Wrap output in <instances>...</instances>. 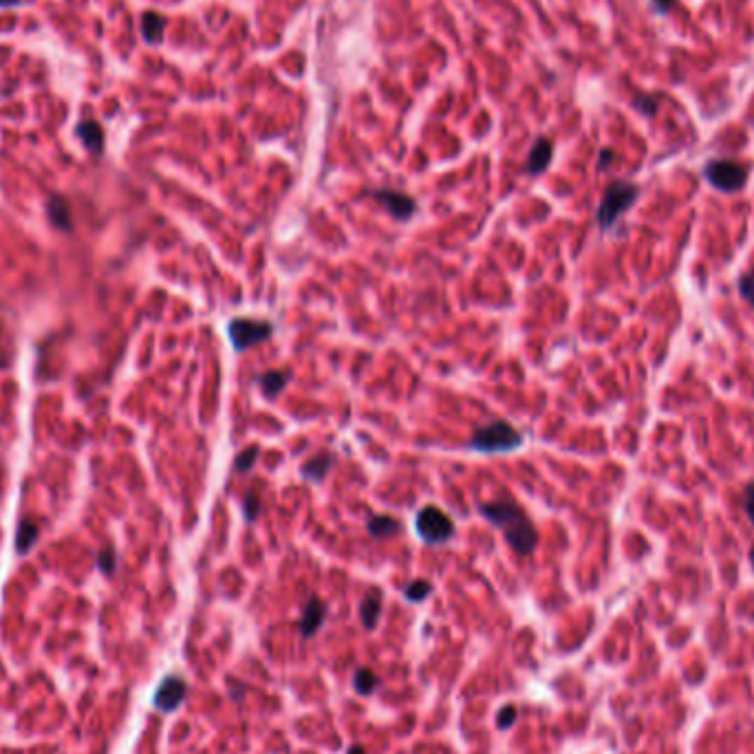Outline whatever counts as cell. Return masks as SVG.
Instances as JSON below:
<instances>
[{
    "label": "cell",
    "instance_id": "obj_1",
    "mask_svg": "<svg viewBox=\"0 0 754 754\" xmlns=\"http://www.w3.org/2000/svg\"><path fill=\"white\" fill-rule=\"evenodd\" d=\"M479 512L484 514L494 527H499L503 532L507 545L514 549L519 556H530L536 545H538V534L536 527L530 521V516L525 514V509L514 503V501H494V503H484L479 507Z\"/></svg>",
    "mask_w": 754,
    "mask_h": 754
},
{
    "label": "cell",
    "instance_id": "obj_2",
    "mask_svg": "<svg viewBox=\"0 0 754 754\" xmlns=\"http://www.w3.org/2000/svg\"><path fill=\"white\" fill-rule=\"evenodd\" d=\"M523 444V434L503 419H496L474 430L470 437V448L484 455H499V452H512Z\"/></svg>",
    "mask_w": 754,
    "mask_h": 754
},
{
    "label": "cell",
    "instance_id": "obj_3",
    "mask_svg": "<svg viewBox=\"0 0 754 754\" xmlns=\"http://www.w3.org/2000/svg\"><path fill=\"white\" fill-rule=\"evenodd\" d=\"M638 194H640L638 186L629 184V181H613V184L607 188V192L602 194L600 207L596 212L600 230L607 232L609 228H613V225L617 223V219H620L626 210L636 203Z\"/></svg>",
    "mask_w": 754,
    "mask_h": 754
},
{
    "label": "cell",
    "instance_id": "obj_4",
    "mask_svg": "<svg viewBox=\"0 0 754 754\" xmlns=\"http://www.w3.org/2000/svg\"><path fill=\"white\" fill-rule=\"evenodd\" d=\"M415 527L421 540L428 542V545H444V542H448L455 536V523H452V519L444 509L434 505H426L419 512Z\"/></svg>",
    "mask_w": 754,
    "mask_h": 754
},
{
    "label": "cell",
    "instance_id": "obj_5",
    "mask_svg": "<svg viewBox=\"0 0 754 754\" xmlns=\"http://www.w3.org/2000/svg\"><path fill=\"white\" fill-rule=\"evenodd\" d=\"M704 177L708 179V184L721 192H736L746 186L748 168L732 159H713L706 163Z\"/></svg>",
    "mask_w": 754,
    "mask_h": 754
},
{
    "label": "cell",
    "instance_id": "obj_6",
    "mask_svg": "<svg viewBox=\"0 0 754 754\" xmlns=\"http://www.w3.org/2000/svg\"><path fill=\"white\" fill-rule=\"evenodd\" d=\"M274 334V324L267 320H254V318H232L228 324V336L234 346V351H247L249 346L265 342Z\"/></svg>",
    "mask_w": 754,
    "mask_h": 754
},
{
    "label": "cell",
    "instance_id": "obj_7",
    "mask_svg": "<svg viewBox=\"0 0 754 754\" xmlns=\"http://www.w3.org/2000/svg\"><path fill=\"white\" fill-rule=\"evenodd\" d=\"M186 695H188L186 682L181 680L179 675H168V677H163V680H161V684H159V688L155 692V697H153V704H155V708L159 713H174L177 708L184 704Z\"/></svg>",
    "mask_w": 754,
    "mask_h": 754
},
{
    "label": "cell",
    "instance_id": "obj_8",
    "mask_svg": "<svg viewBox=\"0 0 754 754\" xmlns=\"http://www.w3.org/2000/svg\"><path fill=\"white\" fill-rule=\"evenodd\" d=\"M371 197L380 203L386 212L397 219V221H409L415 212H417V203L413 197H409V194H404L399 190H388V188H382V190H373Z\"/></svg>",
    "mask_w": 754,
    "mask_h": 754
},
{
    "label": "cell",
    "instance_id": "obj_9",
    "mask_svg": "<svg viewBox=\"0 0 754 754\" xmlns=\"http://www.w3.org/2000/svg\"><path fill=\"white\" fill-rule=\"evenodd\" d=\"M324 615H327V607L320 602V598L311 596L303 609V617H300V622H298L300 636L313 638L315 633H318V629L324 624Z\"/></svg>",
    "mask_w": 754,
    "mask_h": 754
},
{
    "label": "cell",
    "instance_id": "obj_10",
    "mask_svg": "<svg viewBox=\"0 0 754 754\" xmlns=\"http://www.w3.org/2000/svg\"><path fill=\"white\" fill-rule=\"evenodd\" d=\"M551 155H554L551 142L547 137H540L530 150V157H527V163H525V172H530V174L545 172L551 161Z\"/></svg>",
    "mask_w": 754,
    "mask_h": 754
},
{
    "label": "cell",
    "instance_id": "obj_11",
    "mask_svg": "<svg viewBox=\"0 0 754 754\" xmlns=\"http://www.w3.org/2000/svg\"><path fill=\"white\" fill-rule=\"evenodd\" d=\"M47 217H49L53 228L60 230V232H69L73 228L71 205H69V201L64 197H60V194H53V197L47 201Z\"/></svg>",
    "mask_w": 754,
    "mask_h": 754
},
{
    "label": "cell",
    "instance_id": "obj_12",
    "mask_svg": "<svg viewBox=\"0 0 754 754\" xmlns=\"http://www.w3.org/2000/svg\"><path fill=\"white\" fill-rule=\"evenodd\" d=\"M289 377H292V373L285 371V369L282 371H265V373L259 375V380H256V382H259L261 393L271 399V397H278L282 393V388L289 384Z\"/></svg>",
    "mask_w": 754,
    "mask_h": 754
},
{
    "label": "cell",
    "instance_id": "obj_13",
    "mask_svg": "<svg viewBox=\"0 0 754 754\" xmlns=\"http://www.w3.org/2000/svg\"><path fill=\"white\" fill-rule=\"evenodd\" d=\"M380 613H382V594L377 589H371L366 594V598L362 600V605H359V620H362V624H364L366 631H373L377 626Z\"/></svg>",
    "mask_w": 754,
    "mask_h": 754
},
{
    "label": "cell",
    "instance_id": "obj_14",
    "mask_svg": "<svg viewBox=\"0 0 754 754\" xmlns=\"http://www.w3.org/2000/svg\"><path fill=\"white\" fill-rule=\"evenodd\" d=\"M334 461H336V457L331 455V452H318L315 457H311V459L305 461V465H303V477L309 479V481H313V484H318V481H322V479L329 474Z\"/></svg>",
    "mask_w": 754,
    "mask_h": 754
},
{
    "label": "cell",
    "instance_id": "obj_15",
    "mask_svg": "<svg viewBox=\"0 0 754 754\" xmlns=\"http://www.w3.org/2000/svg\"><path fill=\"white\" fill-rule=\"evenodd\" d=\"M78 137L82 139V144L90 150L93 155H100L102 153V146H104V132L100 128V124L95 122H82L78 126Z\"/></svg>",
    "mask_w": 754,
    "mask_h": 754
},
{
    "label": "cell",
    "instance_id": "obj_16",
    "mask_svg": "<svg viewBox=\"0 0 754 754\" xmlns=\"http://www.w3.org/2000/svg\"><path fill=\"white\" fill-rule=\"evenodd\" d=\"M163 29H165L163 16H159V13H155V11H146V13H144V18H142V34H144V40H146V42H150V44L161 42Z\"/></svg>",
    "mask_w": 754,
    "mask_h": 754
},
{
    "label": "cell",
    "instance_id": "obj_17",
    "mask_svg": "<svg viewBox=\"0 0 754 754\" xmlns=\"http://www.w3.org/2000/svg\"><path fill=\"white\" fill-rule=\"evenodd\" d=\"M366 530H369V534H371L373 538H388V536L397 534V532L402 530V525H399V521H395L393 516L377 514V516H373V519L369 521Z\"/></svg>",
    "mask_w": 754,
    "mask_h": 754
},
{
    "label": "cell",
    "instance_id": "obj_18",
    "mask_svg": "<svg viewBox=\"0 0 754 754\" xmlns=\"http://www.w3.org/2000/svg\"><path fill=\"white\" fill-rule=\"evenodd\" d=\"M38 532H40V530H38V525H36L34 521H29V519L20 521L18 532H16V551H18L20 556L29 554V549L36 545Z\"/></svg>",
    "mask_w": 754,
    "mask_h": 754
},
{
    "label": "cell",
    "instance_id": "obj_19",
    "mask_svg": "<svg viewBox=\"0 0 754 754\" xmlns=\"http://www.w3.org/2000/svg\"><path fill=\"white\" fill-rule=\"evenodd\" d=\"M377 684H380V680H377V675L369 669H357L353 673V688L357 695L362 697H369L373 695V692L377 690Z\"/></svg>",
    "mask_w": 754,
    "mask_h": 754
},
{
    "label": "cell",
    "instance_id": "obj_20",
    "mask_svg": "<svg viewBox=\"0 0 754 754\" xmlns=\"http://www.w3.org/2000/svg\"><path fill=\"white\" fill-rule=\"evenodd\" d=\"M432 594V584L428 580H413L404 589V596L409 602H424Z\"/></svg>",
    "mask_w": 754,
    "mask_h": 754
},
{
    "label": "cell",
    "instance_id": "obj_21",
    "mask_svg": "<svg viewBox=\"0 0 754 754\" xmlns=\"http://www.w3.org/2000/svg\"><path fill=\"white\" fill-rule=\"evenodd\" d=\"M256 459H259V448H256V446L245 448L243 452H238V455H236L234 470H236V472H240V474H243V472H249L252 467H254V463H256Z\"/></svg>",
    "mask_w": 754,
    "mask_h": 754
},
{
    "label": "cell",
    "instance_id": "obj_22",
    "mask_svg": "<svg viewBox=\"0 0 754 754\" xmlns=\"http://www.w3.org/2000/svg\"><path fill=\"white\" fill-rule=\"evenodd\" d=\"M97 567H100L102 574H107V576H113V574H115V549H113L111 545H107V547L100 549V554H97Z\"/></svg>",
    "mask_w": 754,
    "mask_h": 754
},
{
    "label": "cell",
    "instance_id": "obj_23",
    "mask_svg": "<svg viewBox=\"0 0 754 754\" xmlns=\"http://www.w3.org/2000/svg\"><path fill=\"white\" fill-rule=\"evenodd\" d=\"M631 107L636 109V111H640L642 115H646V117H653V115L657 113V100L651 97V95H642V93H640V95L633 97Z\"/></svg>",
    "mask_w": 754,
    "mask_h": 754
},
{
    "label": "cell",
    "instance_id": "obj_24",
    "mask_svg": "<svg viewBox=\"0 0 754 754\" xmlns=\"http://www.w3.org/2000/svg\"><path fill=\"white\" fill-rule=\"evenodd\" d=\"M736 287H739V294H741V298L746 300V303L754 307V271L743 274L741 278H739Z\"/></svg>",
    "mask_w": 754,
    "mask_h": 754
},
{
    "label": "cell",
    "instance_id": "obj_25",
    "mask_svg": "<svg viewBox=\"0 0 754 754\" xmlns=\"http://www.w3.org/2000/svg\"><path fill=\"white\" fill-rule=\"evenodd\" d=\"M243 512H245V519L247 521H256L261 514V499L256 492H247L245 494V501H243Z\"/></svg>",
    "mask_w": 754,
    "mask_h": 754
},
{
    "label": "cell",
    "instance_id": "obj_26",
    "mask_svg": "<svg viewBox=\"0 0 754 754\" xmlns=\"http://www.w3.org/2000/svg\"><path fill=\"white\" fill-rule=\"evenodd\" d=\"M516 721V708L514 706H505L496 715V728L499 730H509Z\"/></svg>",
    "mask_w": 754,
    "mask_h": 754
},
{
    "label": "cell",
    "instance_id": "obj_27",
    "mask_svg": "<svg viewBox=\"0 0 754 754\" xmlns=\"http://www.w3.org/2000/svg\"><path fill=\"white\" fill-rule=\"evenodd\" d=\"M743 503H746V514L754 523V484H750L743 492Z\"/></svg>",
    "mask_w": 754,
    "mask_h": 754
},
{
    "label": "cell",
    "instance_id": "obj_28",
    "mask_svg": "<svg viewBox=\"0 0 754 754\" xmlns=\"http://www.w3.org/2000/svg\"><path fill=\"white\" fill-rule=\"evenodd\" d=\"M651 3H653V9L657 13H666L675 5V0H651Z\"/></svg>",
    "mask_w": 754,
    "mask_h": 754
},
{
    "label": "cell",
    "instance_id": "obj_29",
    "mask_svg": "<svg viewBox=\"0 0 754 754\" xmlns=\"http://www.w3.org/2000/svg\"><path fill=\"white\" fill-rule=\"evenodd\" d=\"M611 157H613V155H611V150H602V155H600V163H598L600 168H605V165L611 161Z\"/></svg>",
    "mask_w": 754,
    "mask_h": 754
},
{
    "label": "cell",
    "instance_id": "obj_30",
    "mask_svg": "<svg viewBox=\"0 0 754 754\" xmlns=\"http://www.w3.org/2000/svg\"><path fill=\"white\" fill-rule=\"evenodd\" d=\"M346 754H366V750H364V746H353V748H349Z\"/></svg>",
    "mask_w": 754,
    "mask_h": 754
},
{
    "label": "cell",
    "instance_id": "obj_31",
    "mask_svg": "<svg viewBox=\"0 0 754 754\" xmlns=\"http://www.w3.org/2000/svg\"><path fill=\"white\" fill-rule=\"evenodd\" d=\"M18 3V0H0V7H11V5H16Z\"/></svg>",
    "mask_w": 754,
    "mask_h": 754
},
{
    "label": "cell",
    "instance_id": "obj_32",
    "mask_svg": "<svg viewBox=\"0 0 754 754\" xmlns=\"http://www.w3.org/2000/svg\"><path fill=\"white\" fill-rule=\"evenodd\" d=\"M750 563H752V567H754V545L750 547Z\"/></svg>",
    "mask_w": 754,
    "mask_h": 754
}]
</instances>
